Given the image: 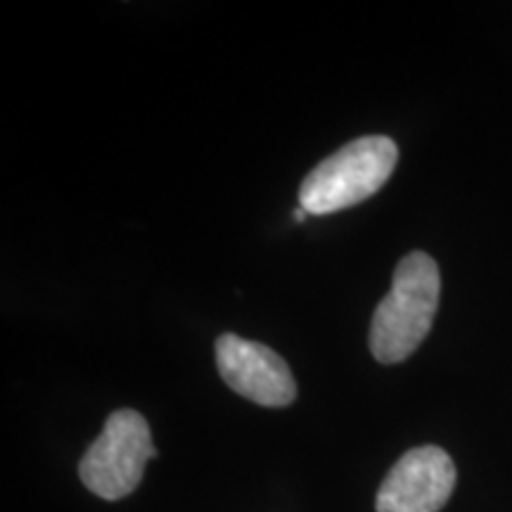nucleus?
I'll return each instance as SVG.
<instances>
[{
  "label": "nucleus",
  "instance_id": "nucleus-1",
  "mask_svg": "<svg viewBox=\"0 0 512 512\" xmlns=\"http://www.w3.org/2000/svg\"><path fill=\"white\" fill-rule=\"evenodd\" d=\"M441 275L437 261L425 252L403 256L394 283L370 320L368 344L380 363H401L430 335L439 306Z\"/></svg>",
  "mask_w": 512,
  "mask_h": 512
},
{
  "label": "nucleus",
  "instance_id": "nucleus-2",
  "mask_svg": "<svg viewBox=\"0 0 512 512\" xmlns=\"http://www.w3.org/2000/svg\"><path fill=\"white\" fill-rule=\"evenodd\" d=\"M399 162L396 143L387 136H366L323 159L299 188V207L311 216L356 207L373 197Z\"/></svg>",
  "mask_w": 512,
  "mask_h": 512
},
{
  "label": "nucleus",
  "instance_id": "nucleus-3",
  "mask_svg": "<svg viewBox=\"0 0 512 512\" xmlns=\"http://www.w3.org/2000/svg\"><path fill=\"white\" fill-rule=\"evenodd\" d=\"M152 458H157V448L147 420L131 408H121L107 418L100 437L81 458L79 475L95 496L119 501L136 491Z\"/></svg>",
  "mask_w": 512,
  "mask_h": 512
},
{
  "label": "nucleus",
  "instance_id": "nucleus-4",
  "mask_svg": "<svg viewBox=\"0 0 512 512\" xmlns=\"http://www.w3.org/2000/svg\"><path fill=\"white\" fill-rule=\"evenodd\" d=\"M216 366L235 394L266 408H283L297 399V382L283 356L266 344L233 332L216 339Z\"/></svg>",
  "mask_w": 512,
  "mask_h": 512
},
{
  "label": "nucleus",
  "instance_id": "nucleus-5",
  "mask_svg": "<svg viewBox=\"0 0 512 512\" xmlns=\"http://www.w3.org/2000/svg\"><path fill=\"white\" fill-rule=\"evenodd\" d=\"M453 486L456 465L444 448H413L384 477L377 491V512H439Z\"/></svg>",
  "mask_w": 512,
  "mask_h": 512
},
{
  "label": "nucleus",
  "instance_id": "nucleus-6",
  "mask_svg": "<svg viewBox=\"0 0 512 512\" xmlns=\"http://www.w3.org/2000/svg\"><path fill=\"white\" fill-rule=\"evenodd\" d=\"M306 216H309V214H306V211H304L302 207H299L297 211H294V221H297V223H304V221H306Z\"/></svg>",
  "mask_w": 512,
  "mask_h": 512
}]
</instances>
